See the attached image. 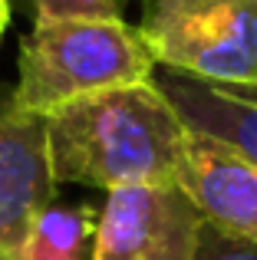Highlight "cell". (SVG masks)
Wrapping results in <instances>:
<instances>
[{"mask_svg":"<svg viewBox=\"0 0 257 260\" xmlns=\"http://www.w3.org/2000/svg\"><path fill=\"white\" fill-rule=\"evenodd\" d=\"M195 260H257V244L238 241V237L224 234V231L205 224L198 234V250Z\"/></svg>","mask_w":257,"mask_h":260,"instance_id":"10","label":"cell"},{"mask_svg":"<svg viewBox=\"0 0 257 260\" xmlns=\"http://www.w3.org/2000/svg\"><path fill=\"white\" fill-rule=\"evenodd\" d=\"M139 37L162 70L257 89V0H142Z\"/></svg>","mask_w":257,"mask_h":260,"instance_id":"3","label":"cell"},{"mask_svg":"<svg viewBox=\"0 0 257 260\" xmlns=\"http://www.w3.org/2000/svg\"><path fill=\"white\" fill-rule=\"evenodd\" d=\"M188 135V122L152 79L86 95L46 115L56 184L116 191L175 181Z\"/></svg>","mask_w":257,"mask_h":260,"instance_id":"1","label":"cell"},{"mask_svg":"<svg viewBox=\"0 0 257 260\" xmlns=\"http://www.w3.org/2000/svg\"><path fill=\"white\" fill-rule=\"evenodd\" d=\"M152 83L178 109L188 128L214 135L257 161V89L214 86L172 70L155 73Z\"/></svg>","mask_w":257,"mask_h":260,"instance_id":"7","label":"cell"},{"mask_svg":"<svg viewBox=\"0 0 257 260\" xmlns=\"http://www.w3.org/2000/svg\"><path fill=\"white\" fill-rule=\"evenodd\" d=\"M175 184L198 208L205 224L257 244V161L241 148L191 128Z\"/></svg>","mask_w":257,"mask_h":260,"instance_id":"5","label":"cell"},{"mask_svg":"<svg viewBox=\"0 0 257 260\" xmlns=\"http://www.w3.org/2000/svg\"><path fill=\"white\" fill-rule=\"evenodd\" d=\"M46 115L0 109V260H20L26 234L46 204H53Z\"/></svg>","mask_w":257,"mask_h":260,"instance_id":"6","label":"cell"},{"mask_svg":"<svg viewBox=\"0 0 257 260\" xmlns=\"http://www.w3.org/2000/svg\"><path fill=\"white\" fill-rule=\"evenodd\" d=\"M37 20H122L125 0H30Z\"/></svg>","mask_w":257,"mask_h":260,"instance_id":"9","label":"cell"},{"mask_svg":"<svg viewBox=\"0 0 257 260\" xmlns=\"http://www.w3.org/2000/svg\"><path fill=\"white\" fill-rule=\"evenodd\" d=\"M96 221L99 214L86 204H46L20 247V260H92Z\"/></svg>","mask_w":257,"mask_h":260,"instance_id":"8","label":"cell"},{"mask_svg":"<svg viewBox=\"0 0 257 260\" xmlns=\"http://www.w3.org/2000/svg\"><path fill=\"white\" fill-rule=\"evenodd\" d=\"M205 217L175 181L106 191L92 260H195Z\"/></svg>","mask_w":257,"mask_h":260,"instance_id":"4","label":"cell"},{"mask_svg":"<svg viewBox=\"0 0 257 260\" xmlns=\"http://www.w3.org/2000/svg\"><path fill=\"white\" fill-rule=\"evenodd\" d=\"M7 23H10V4H7V0H0V37H4Z\"/></svg>","mask_w":257,"mask_h":260,"instance_id":"11","label":"cell"},{"mask_svg":"<svg viewBox=\"0 0 257 260\" xmlns=\"http://www.w3.org/2000/svg\"><path fill=\"white\" fill-rule=\"evenodd\" d=\"M152 76V56L125 20H37L20 43V79L10 106L50 115L76 99Z\"/></svg>","mask_w":257,"mask_h":260,"instance_id":"2","label":"cell"}]
</instances>
